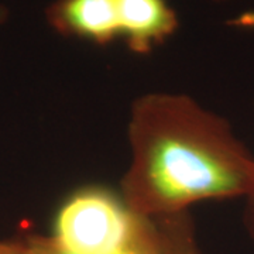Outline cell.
<instances>
[{"label": "cell", "mask_w": 254, "mask_h": 254, "mask_svg": "<svg viewBox=\"0 0 254 254\" xmlns=\"http://www.w3.org/2000/svg\"><path fill=\"white\" fill-rule=\"evenodd\" d=\"M130 163L120 195L147 219L185 213L202 200L246 198L254 155L226 119L184 93L153 92L131 105Z\"/></svg>", "instance_id": "cell-1"}, {"label": "cell", "mask_w": 254, "mask_h": 254, "mask_svg": "<svg viewBox=\"0 0 254 254\" xmlns=\"http://www.w3.org/2000/svg\"><path fill=\"white\" fill-rule=\"evenodd\" d=\"M150 219L138 216L123 196L102 185H86L61 203L50 243L63 254H113L141 242Z\"/></svg>", "instance_id": "cell-2"}, {"label": "cell", "mask_w": 254, "mask_h": 254, "mask_svg": "<svg viewBox=\"0 0 254 254\" xmlns=\"http://www.w3.org/2000/svg\"><path fill=\"white\" fill-rule=\"evenodd\" d=\"M46 18L55 33L66 38L99 47L120 40L118 0H53Z\"/></svg>", "instance_id": "cell-3"}, {"label": "cell", "mask_w": 254, "mask_h": 254, "mask_svg": "<svg viewBox=\"0 0 254 254\" xmlns=\"http://www.w3.org/2000/svg\"><path fill=\"white\" fill-rule=\"evenodd\" d=\"M120 40L136 54H148L175 34L180 18L168 0H118Z\"/></svg>", "instance_id": "cell-4"}, {"label": "cell", "mask_w": 254, "mask_h": 254, "mask_svg": "<svg viewBox=\"0 0 254 254\" xmlns=\"http://www.w3.org/2000/svg\"><path fill=\"white\" fill-rule=\"evenodd\" d=\"M153 220L165 254H199L187 212Z\"/></svg>", "instance_id": "cell-5"}, {"label": "cell", "mask_w": 254, "mask_h": 254, "mask_svg": "<svg viewBox=\"0 0 254 254\" xmlns=\"http://www.w3.org/2000/svg\"><path fill=\"white\" fill-rule=\"evenodd\" d=\"M23 243L27 247L30 254H63L53 247L48 237L30 236L26 240H23ZM113 254H165L154 220L150 219V230L141 242Z\"/></svg>", "instance_id": "cell-6"}, {"label": "cell", "mask_w": 254, "mask_h": 254, "mask_svg": "<svg viewBox=\"0 0 254 254\" xmlns=\"http://www.w3.org/2000/svg\"><path fill=\"white\" fill-rule=\"evenodd\" d=\"M245 223L249 233L254 239V187L252 192L246 196V210H245Z\"/></svg>", "instance_id": "cell-7"}, {"label": "cell", "mask_w": 254, "mask_h": 254, "mask_svg": "<svg viewBox=\"0 0 254 254\" xmlns=\"http://www.w3.org/2000/svg\"><path fill=\"white\" fill-rule=\"evenodd\" d=\"M7 17H9V9H7L6 6H3V4L0 3V26L6 23Z\"/></svg>", "instance_id": "cell-8"}, {"label": "cell", "mask_w": 254, "mask_h": 254, "mask_svg": "<svg viewBox=\"0 0 254 254\" xmlns=\"http://www.w3.org/2000/svg\"><path fill=\"white\" fill-rule=\"evenodd\" d=\"M6 246H7V242H0V254L4 252V249H6Z\"/></svg>", "instance_id": "cell-9"}, {"label": "cell", "mask_w": 254, "mask_h": 254, "mask_svg": "<svg viewBox=\"0 0 254 254\" xmlns=\"http://www.w3.org/2000/svg\"><path fill=\"white\" fill-rule=\"evenodd\" d=\"M210 3H226V1H230V0H208Z\"/></svg>", "instance_id": "cell-10"}]
</instances>
